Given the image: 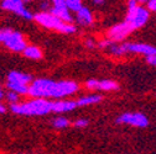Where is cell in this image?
I'll list each match as a JSON object with an SVG mask.
<instances>
[{
  "instance_id": "8",
  "label": "cell",
  "mask_w": 156,
  "mask_h": 154,
  "mask_svg": "<svg viewBox=\"0 0 156 154\" xmlns=\"http://www.w3.org/2000/svg\"><path fill=\"white\" fill-rule=\"evenodd\" d=\"M133 31H135V30L131 27V25L124 20L120 24L113 25L107 31V38H109L113 42H123Z\"/></svg>"
},
{
  "instance_id": "28",
  "label": "cell",
  "mask_w": 156,
  "mask_h": 154,
  "mask_svg": "<svg viewBox=\"0 0 156 154\" xmlns=\"http://www.w3.org/2000/svg\"><path fill=\"white\" fill-rule=\"evenodd\" d=\"M3 98V90H2V86H0V100Z\"/></svg>"
},
{
  "instance_id": "23",
  "label": "cell",
  "mask_w": 156,
  "mask_h": 154,
  "mask_svg": "<svg viewBox=\"0 0 156 154\" xmlns=\"http://www.w3.org/2000/svg\"><path fill=\"white\" fill-rule=\"evenodd\" d=\"M146 62H147V64H150L152 67H156V54L146 57Z\"/></svg>"
},
{
  "instance_id": "4",
  "label": "cell",
  "mask_w": 156,
  "mask_h": 154,
  "mask_svg": "<svg viewBox=\"0 0 156 154\" xmlns=\"http://www.w3.org/2000/svg\"><path fill=\"white\" fill-rule=\"evenodd\" d=\"M34 18L38 25H41L46 28L56 30L62 33H74L77 30L73 24H67V22L62 21L60 17H57L56 15H53L51 12H46V11L37 12L34 16Z\"/></svg>"
},
{
  "instance_id": "20",
  "label": "cell",
  "mask_w": 156,
  "mask_h": 154,
  "mask_svg": "<svg viewBox=\"0 0 156 154\" xmlns=\"http://www.w3.org/2000/svg\"><path fill=\"white\" fill-rule=\"evenodd\" d=\"M19 98H20V94H17L15 91H11V90H9V92L6 94V100H8V102H10V105L17 104L19 102Z\"/></svg>"
},
{
  "instance_id": "25",
  "label": "cell",
  "mask_w": 156,
  "mask_h": 154,
  "mask_svg": "<svg viewBox=\"0 0 156 154\" xmlns=\"http://www.w3.org/2000/svg\"><path fill=\"white\" fill-rule=\"evenodd\" d=\"M86 46H87V47H89V48H93L95 45H94V41L92 40V38H88V40L86 41Z\"/></svg>"
},
{
  "instance_id": "10",
  "label": "cell",
  "mask_w": 156,
  "mask_h": 154,
  "mask_svg": "<svg viewBox=\"0 0 156 154\" xmlns=\"http://www.w3.org/2000/svg\"><path fill=\"white\" fill-rule=\"evenodd\" d=\"M86 88L89 90H102V91H115L119 89V84L110 80V79H104V80H97V79H89L86 83Z\"/></svg>"
},
{
  "instance_id": "3",
  "label": "cell",
  "mask_w": 156,
  "mask_h": 154,
  "mask_svg": "<svg viewBox=\"0 0 156 154\" xmlns=\"http://www.w3.org/2000/svg\"><path fill=\"white\" fill-rule=\"evenodd\" d=\"M113 55H125V54H139L150 57L156 54V47L143 42H114L107 49Z\"/></svg>"
},
{
  "instance_id": "18",
  "label": "cell",
  "mask_w": 156,
  "mask_h": 154,
  "mask_svg": "<svg viewBox=\"0 0 156 154\" xmlns=\"http://www.w3.org/2000/svg\"><path fill=\"white\" fill-rule=\"evenodd\" d=\"M68 125H69L68 119H66V117H63V116H58V117H56V119L52 121V126H53L55 128H57V129L66 128Z\"/></svg>"
},
{
  "instance_id": "1",
  "label": "cell",
  "mask_w": 156,
  "mask_h": 154,
  "mask_svg": "<svg viewBox=\"0 0 156 154\" xmlns=\"http://www.w3.org/2000/svg\"><path fill=\"white\" fill-rule=\"evenodd\" d=\"M78 90V84L72 80L55 82L51 79H36L29 86V94L32 98L62 99Z\"/></svg>"
},
{
  "instance_id": "26",
  "label": "cell",
  "mask_w": 156,
  "mask_h": 154,
  "mask_svg": "<svg viewBox=\"0 0 156 154\" xmlns=\"http://www.w3.org/2000/svg\"><path fill=\"white\" fill-rule=\"evenodd\" d=\"M92 2H93V4L97 5V6H101V5L104 4V0H92Z\"/></svg>"
},
{
  "instance_id": "19",
  "label": "cell",
  "mask_w": 156,
  "mask_h": 154,
  "mask_svg": "<svg viewBox=\"0 0 156 154\" xmlns=\"http://www.w3.org/2000/svg\"><path fill=\"white\" fill-rule=\"evenodd\" d=\"M66 5L71 11H78L80 9L83 8L82 0H66Z\"/></svg>"
},
{
  "instance_id": "29",
  "label": "cell",
  "mask_w": 156,
  "mask_h": 154,
  "mask_svg": "<svg viewBox=\"0 0 156 154\" xmlns=\"http://www.w3.org/2000/svg\"><path fill=\"white\" fill-rule=\"evenodd\" d=\"M138 2H139L140 4H145V3L147 2V0H138Z\"/></svg>"
},
{
  "instance_id": "21",
  "label": "cell",
  "mask_w": 156,
  "mask_h": 154,
  "mask_svg": "<svg viewBox=\"0 0 156 154\" xmlns=\"http://www.w3.org/2000/svg\"><path fill=\"white\" fill-rule=\"evenodd\" d=\"M145 4H146L145 6L150 12H156V0H147Z\"/></svg>"
},
{
  "instance_id": "15",
  "label": "cell",
  "mask_w": 156,
  "mask_h": 154,
  "mask_svg": "<svg viewBox=\"0 0 156 154\" xmlns=\"http://www.w3.org/2000/svg\"><path fill=\"white\" fill-rule=\"evenodd\" d=\"M102 101V96L98 94H90V95H86L82 96L77 100V105L78 106H89V105H94Z\"/></svg>"
},
{
  "instance_id": "5",
  "label": "cell",
  "mask_w": 156,
  "mask_h": 154,
  "mask_svg": "<svg viewBox=\"0 0 156 154\" xmlns=\"http://www.w3.org/2000/svg\"><path fill=\"white\" fill-rule=\"evenodd\" d=\"M138 0H128V11L125 21H128L134 30L144 27L150 18V11L146 6L139 5Z\"/></svg>"
},
{
  "instance_id": "7",
  "label": "cell",
  "mask_w": 156,
  "mask_h": 154,
  "mask_svg": "<svg viewBox=\"0 0 156 154\" xmlns=\"http://www.w3.org/2000/svg\"><path fill=\"white\" fill-rule=\"evenodd\" d=\"M116 123L144 128L149 125V119L143 112H124L116 117Z\"/></svg>"
},
{
  "instance_id": "12",
  "label": "cell",
  "mask_w": 156,
  "mask_h": 154,
  "mask_svg": "<svg viewBox=\"0 0 156 154\" xmlns=\"http://www.w3.org/2000/svg\"><path fill=\"white\" fill-rule=\"evenodd\" d=\"M77 101H72V100H57V101H53V112H68V111H72L77 107Z\"/></svg>"
},
{
  "instance_id": "30",
  "label": "cell",
  "mask_w": 156,
  "mask_h": 154,
  "mask_svg": "<svg viewBox=\"0 0 156 154\" xmlns=\"http://www.w3.org/2000/svg\"><path fill=\"white\" fill-rule=\"evenodd\" d=\"M24 2H30V0H24Z\"/></svg>"
},
{
  "instance_id": "2",
  "label": "cell",
  "mask_w": 156,
  "mask_h": 154,
  "mask_svg": "<svg viewBox=\"0 0 156 154\" xmlns=\"http://www.w3.org/2000/svg\"><path fill=\"white\" fill-rule=\"evenodd\" d=\"M11 112L23 116H42L53 111V101H50L44 98H34L30 101L23 104L10 105Z\"/></svg>"
},
{
  "instance_id": "6",
  "label": "cell",
  "mask_w": 156,
  "mask_h": 154,
  "mask_svg": "<svg viewBox=\"0 0 156 154\" xmlns=\"http://www.w3.org/2000/svg\"><path fill=\"white\" fill-rule=\"evenodd\" d=\"M0 42L14 52H23L26 47L24 36L11 28H0Z\"/></svg>"
},
{
  "instance_id": "24",
  "label": "cell",
  "mask_w": 156,
  "mask_h": 154,
  "mask_svg": "<svg viewBox=\"0 0 156 154\" xmlns=\"http://www.w3.org/2000/svg\"><path fill=\"white\" fill-rule=\"evenodd\" d=\"M53 6H67L66 5V0H52Z\"/></svg>"
},
{
  "instance_id": "27",
  "label": "cell",
  "mask_w": 156,
  "mask_h": 154,
  "mask_svg": "<svg viewBox=\"0 0 156 154\" xmlns=\"http://www.w3.org/2000/svg\"><path fill=\"white\" fill-rule=\"evenodd\" d=\"M5 112H6V107L3 104H0V113H5Z\"/></svg>"
},
{
  "instance_id": "9",
  "label": "cell",
  "mask_w": 156,
  "mask_h": 154,
  "mask_svg": "<svg viewBox=\"0 0 156 154\" xmlns=\"http://www.w3.org/2000/svg\"><path fill=\"white\" fill-rule=\"evenodd\" d=\"M2 8L4 10L15 12L16 15L26 18V20H31V18H34V16H35L31 14V11H29L25 8L24 0H2Z\"/></svg>"
},
{
  "instance_id": "11",
  "label": "cell",
  "mask_w": 156,
  "mask_h": 154,
  "mask_svg": "<svg viewBox=\"0 0 156 154\" xmlns=\"http://www.w3.org/2000/svg\"><path fill=\"white\" fill-rule=\"evenodd\" d=\"M93 14L90 12V10L86 6H83L82 9H80L77 11V16H76V21L77 24H80L81 26H90L93 25Z\"/></svg>"
},
{
  "instance_id": "13",
  "label": "cell",
  "mask_w": 156,
  "mask_h": 154,
  "mask_svg": "<svg viewBox=\"0 0 156 154\" xmlns=\"http://www.w3.org/2000/svg\"><path fill=\"white\" fill-rule=\"evenodd\" d=\"M8 82H14V83H20V84H29L32 82V76L27 73L23 72H16L12 70L8 74Z\"/></svg>"
},
{
  "instance_id": "17",
  "label": "cell",
  "mask_w": 156,
  "mask_h": 154,
  "mask_svg": "<svg viewBox=\"0 0 156 154\" xmlns=\"http://www.w3.org/2000/svg\"><path fill=\"white\" fill-rule=\"evenodd\" d=\"M6 86L9 90L15 91L17 94H29V86L26 84H20V83H14V82H6Z\"/></svg>"
},
{
  "instance_id": "14",
  "label": "cell",
  "mask_w": 156,
  "mask_h": 154,
  "mask_svg": "<svg viewBox=\"0 0 156 154\" xmlns=\"http://www.w3.org/2000/svg\"><path fill=\"white\" fill-rule=\"evenodd\" d=\"M50 12L56 15L57 17H60L62 21H65L67 24H72V21H73V17L69 14V9L67 6H53L50 10Z\"/></svg>"
},
{
  "instance_id": "16",
  "label": "cell",
  "mask_w": 156,
  "mask_h": 154,
  "mask_svg": "<svg viewBox=\"0 0 156 154\" xmlns=\"http://www.w3.org/2000/svg\"><path fill=\"white\" fill-rule=\"evenodd\" d=\"M23 54L26 58H30V59H40L42 57L41 49L36 46H26L25 49L23 51Z\"/></svg>"
},
{
  "instance_id": "22",
  "label": "cell",
  "mask_w": 156,
  "mask_h": 154,
  "mask_svg": "<svg viewBox=\"0 0 156 154\" xmlns=\"http://www.w3.org/2000/svg\"><path fill=\"white\" fill-rule=\"evenodd\" d=\"M87 125H88V121L86 119H80L74 122V127H77V128H84V127H87Z\"/></svg>"
}]
</instances>
